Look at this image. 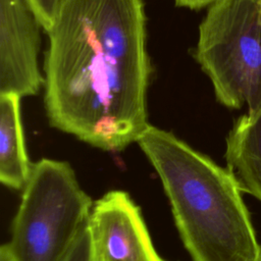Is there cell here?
<instances>
[{
	"label": "cell",
	"mask_w": 261,
	"mask_h": 261,
	"mask_svg": "<svg viewBox=\"0 0 261 261\" xmlns=\"http://www.w3.org/2000/svg\"><path fill=\"white\" fill-rule=\"evenodd\" d=\"M48 35L50 124L104 151L137 143L151 71L142 0H66Z\"/></svg>",
	"instance_id": "6da1fadb"
},
{
	"label": "cell",
	"mask_w": 261,
	"mask_h": 261,
	"mask_svg": "<svg viewBox=\"0 0 261 261\" xmlns=\"http://www.w3.org/2000/svg\"><path fill=\"white\" fill-rule=\"evenodd\" d=\"M195 57L219 103L230 109L261 107L259 0H215L199 27Z\"/></svg>",
	"instance_id": "277c9868"
},
{
	"label": "cell",
	"mask_w": 261,
	"mask_h": 261,
	"mask_svg": "<svg viewBox=\"0 0 261 261\" xmlns=\"http://www.w3.org/2000/svg\"><path fill=\"white\" fill-rule=\"evenodd\" d=\"M257 261H261V254H260V256H259V258L257 259Z\"/></svg>",
	"instance_id": "7c38bea8"
},
{
	"label": "cell",
	"mask_w": 261,
	"mask_h": 261,
	"mask_svg": "<svg viewBox=\"0 0 261 261\" xmlns=\"http://www.w3.org/2000/svg\"><path fill=\"white\" fill-rule=\"evenodd\" d=\"M93 203L64 161L33 164L8 244L14 261H64L87 227Z\"/></svg>",
	"instance_id": "3957f363"
},
{
	"label": "cell",
	"mask_w": 261,
	"mask_h": 261,
	"mask_svg": "<svg viewBox=\"0 0 261 261\" xmlns=\"http://www.w3.org/2000/svg\"><path fill=\"white\" fill-rule=\"evenodd\" d=\"M19 101L14 94L0 95V180L16 190L24 188L33 168L25 150Z\"/></svg>",
	"instance_id": "ba28073f"
},
{
	"label": "cell",
	"mask_w": 261,
	"mask_h": 261,
	"mask_svg": "<svg viewBox=\"0 0 261 261\" xmlns=\"http://www.w3.org/2000/svg\"><path fill=\"white\" fill-rule=\"evenodd\" d=\"M41 27L28 0H0V95L31 96L45 84L38 64Z\"/></svg>",
	"instance_id": "8992f818"
},
{
	"label": "cell",
	"mask_w": 261,
	"mask_h": 261,
	"mask_svg": "<svg viewBox=\"0 0 261 261\" xmlns=\"http://www.w3.org/2000/svg\"><path fill=\"white\" fill-rule=\"evenodd\" d=\"M0 261H14L8 244H5L0 249Z\"/></svg>",
	"instance_id": "8fae6325"
},
{
	"label": "cell",
	"mask_w": 261,
	"mask_h": 261,
	"mask_svg": "<svg viewBox=\"0 0 261 261\" xmlns=\"http://www.w3.org/2000/svg\"><path fill=\"white\" fill-rule=\"evenodd\" d=\"M88 230L91 261H165L156 252L139 207L122 191L93 204Z\"/></svg>",
	"instance_id": "5b68a950"
},
{
	"label": "cell",
	"mask_w": 261,
	"mask_h": 261,
	"mask_svg": "<svg viewBox=\"0 0 261 261\" xmlns=\"http://www.w3.org/2000/svg\"><path fill=\"white\" fill-rule=\"evenodd\" d=\"M177 6L188 7L191 9H200L202 7L208 6L215 0H174Z\"/></svg>",
	"instance_id": "30bf717a"
},
{
	"label": "cell",
	"mask_w": 261,
	"mask_h": 261,
	"mask_svg": "<svg viewBox=\"0 0 261 261\" xmlns=\"http://www.w3.org/2000/svg\"><path fill=\"white\" fill-rule=\"evenodd\" d=\"M65 1L66 0H28L43 29L47 33L52 29Z\"/></svg>",
	"instance_id": "9c48e42d"
},
{
	"label": "cell",
	"mask_w": 261,
	"mask_h": 261,
	"mask_svg": "<svg viewBox=\"0 0 261 261\" xmlns=\"http://www.w3.org/2000/svg\"><path fill=\"white\" fill-rule=\"evenodd\" d=\"M137 143L161 179L193 261H257L261 245L227 168L150 124Z\"/></svg>",
	"instance_id": "7a4b0ae2"
},
{
	"label": "cell",
	"mask_w": 261,
	"mask_h": 261,
	"mask_svg": "<svg viewBox=\"0 0 261 261\" xmlns=\"http://www.w3.org/2000/svg\"><path fill=\"white\" fill-rule=\"evenodd\" d=\"M259 2H260V5H261V0H259Z\"/></svg>",
	"instance_id": "4fadbf2b"
},
{
	"label": "cell",
	"mask_w": 261,
	"mask_h": 261,
	"mask_svg": "<svg viewBox=\"0 0 261 261\" xmlns=\"http://www.w3.org/2000/svg\"><path fill=\"white\" fill-rule=\"evenodd\" d=\"M225 160L242 192L261 202V107L234 122L226 138Z\"/></svg>",
	"instance_id": "52a82bcc"
}]
</instances>
